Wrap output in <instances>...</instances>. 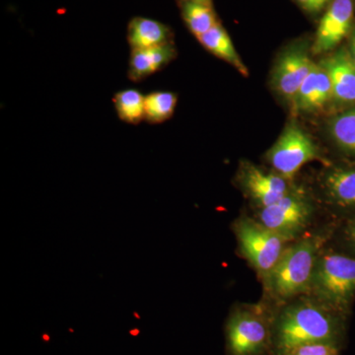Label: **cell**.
<instances>
[{
    "instance_id": "cell-23",
    "label": "cell",
    "mask_w": 355,
    "mask_h": 355,
    "mask_svg": "<svg viewBox=\"0 0 355 355\" xmlns=\"http://www.w3.org/2000/svg\"><path fill=\"white\" fill-rule=\"evenodd\" d=\"M306 11L317 13L321 11L330 0H296Z\"/></svg>"
},
{
    "instance_id": "cell-12",
    "label": "cell",
    "mask_w": 355,
    "mask_h": 355,
    "mask_svg": "<svg viewBox=\"0 0 355 355\" xmlns=\"http://www.w3.org/2000/svg\"><path fill=\"white\" fill-rule=\"evenodd\" d=\"M320 64L330 77L333 100L338 104H355V62L349 50H338Z\"/></svg>"
},
{
    "instance_id": "cell-22",
    "label": "cell",
    "mask_w": 355,
    "mask_h": 355,
    "mask_svg": "<svg viewBox=\"0 0 355 355\" xmlns=\"http://www.w3.org/2000/svg\"><path fill=\"white\" fill-rule=\"evenodd\" d=\"M342 345L331 343H313L300 345L286 355H340Z\"/></svg>"
},
{
    "instance_id": "cell-9",
    "label": "cell",
    "mask_w": 355,
    "mask_h": 355,
    "mask_svg": "<svg viewBox=\"0 0 355 355\" xmlns=\"http://www.w3.org/2000/svg\"><path fill=\"white\" fill-rule=\"evenodd\" d=\"M314 64L311 60L307 43L294 44L287 48L277 60L272 71V88L291 107L299 89Z\"/></svg>"
},
{
    "instance_id": "cell-11",
    "label": "cell",
    "mask_w": 355,
    "mask_h": 355,
    "mask_svg": "<svg viewBox=\"0 0 355 355\" xmlns=\"http://www.w3.org/2000/svg\"><path fill=\"white\" fill-rule=\"evenodd\" d=\"M354 16L352 0H334L318 26L312 53L322 55L336 49L352 32Z\"/></svg>"
},
{
    "instance_id": "cell-18",
    "label": "cell",
    "mask_w": 355,
    "mask_h": 355,
    "mask_svg": "<svg viewBox=\"0 0 355 355\" xmlns=\"http://www.w3.org/2000/svg\"><path fill=\"white\" fill-rule=\"evenodd\" d=\"M329 132L343 153L355 156V108L334 116L329 123Z\"/></svg>"
},
{
    "instance_id": "cell-5",
    "label": "cell",
    "mask_w": 355,
    "mask_h": 355,
    "mask_svg": "<svg viewBox=\"0 0 355 355\" xmlns=\"http://www.w3.org/2000/svg\"><path fill=\"white\" fill-rule=\"evenodd\" d=\"M232 231L237 240L238 253L257 272L261 284H265L291 242L248 214H241L233 221Z\"/></svg>"
},
{
    "instance_id": "cell-16",
    "label": "cell",
    "mask_w": 355,
    "mask_h": 355,
    "mask_svg": "<svg viewBox=\"0 0 355 355\" xmlns=\"http://www.w3.org/2000/svg\"><path fill=\"white\" fill-rule=\"evenodd\" d=\"M198 40L203 48L207 49L212 55L232 65L242 76H249V70L236 51L228 33L219 23Z\"/></svg>"
},
{
    "instance_id": "cell-14",
    "label": "cell",
    "mask_w": 355,
    "mask_h": 355,
    "mask_svg": "<svg viewBox=\"0 0 355 355\" xmlns=\"http://www.w3.org/2000/svg\"><path fill=\"white\" fill-rule=\"evenodd\" d=\"M176 55L177 51L172 43L132 50L128 62V78L135 83L144 80L169 64Z\"/></svg>"
},
{
    "instance_id": "cell-19",
    "label": "cell",
    "mask_w": 355,
    "mask_h": 355,
    "mask_svg": "<svg viewBox=\"0 0 355 355\" xmlns=\"http://www.w3.org/2000/svg\"><path fill=\"white\" fill-rule=\"evenodd\" d=\"M182 13L184 22L197 39L218 23L212 6L200 2L184 0Z\"/></svg>"
},
{
    "instance_id": "cell-8",
    "label": "cell",
    "mask_w": 355,
    "mask_h": 355,
    "mask_svg": "<svg viewBox=\"0 0 355 355\" xmlns=\"http://www.w3.org/2000/svg\"><path fill=\"white\" fill-rule=\"evenodd\" d=\"M236 182L254 210L270 207L284 198L295 187L293 181L279 173L266 171L251 162H242Z\"/></svg>"
},
{
    "instance_id": "cell-20",
    "label": "cell",
    "mask_w": 355,
    "mask_h": 355,
    "mask_svg": "<svg viewBox=\"0 0 355 355\" xmlns=\"http://www.w3.org/2000/svg\"><path fill=\"white\" fill-rule=\"evenodd\" d=\"M178 96L170 91H155L146 96V121L161 123L171 119L176 109Z\"/></svg>"
},
{
    "instance_id": "cell-15",
    "label": "cell",
    "mask_w": 355,
    "mask_h": 355,
    "mask_svg": "<svg viewBox=\"0 0 355 355\" xmlns=\"http://www.w3.org/2000/svg\"><path fill=\"white\" fill-rule=\"evenodd\" d=\"M171 31L163 23L149 18L135 17L128 29V41L132 50L148 49L171 43Z\"/></svg>"
},
{
    "instance_id": "cell-7",
    "label": "cell",
    "mask_w": 355,
    "mask_h": 355,
    "mask_svg": "<svg viewBox=\"0 0 355 355\" xmlns=\"http://www.w3.org/2000/svg\"><path fill=\"white\" fill-rule=\"evenodd\" d=\"M266 157L273 171L294 181L303 166L322 159V155L310 135L295 123H291L270 147Z\"/></svg>"
},
{
    "instance_id": "cell-1",
    "label": "cell",
    "mask_w": 355,
    "mask_h": 355,
    "mask_svg": "<svg viewBox=\"0 0 355 355\" xmlns=\"http://www.w3.org/2000/svg\"><path fill=\"white\" fill-rule=\"evenodd\" d=\"M347 317L309 295L272 307L270 355H286L300 345L331 343L342 345Z\"/></svg>"
},
{
    "instance_id": "cell-6",
    "label": "cell",
    "mask_w": 355,
    "mask_h": 355,
    "mask_svg": "<svg viewBox=\"0 0 355 355\" xmlns=\"http://www.w3.org/2000/svg\"><path fill=\"white\" fill-rule=\"evenodd\" d=\"M266 227L292 242L310 232L317 216V205L305 189L296 186L277 202L252 214Z\"/></svg>"
},
{
    "instance_id": "cell-3",
    "label": "cell",
    "mask_w": 355,
    "mask_h": 355,
    "mask_svg": "<svg viewBox=\"0 0 355 355\" xmlns=\"http://www.w3.org/2000/svg\"><path fill=\"white\" fill-rule=\"evenodd\" d=\"M307 295L347 317L355 298V257L329 242L318 257Z\"/></svg>"
},
{
    "instance_id": "cell-10",
    "label": "cell",
    "mask_w": 355,
    "mask_h": 355,
    "mask_svg": "<svg viewBox=\"0 0 355 355\" xmlns=\"http://www.w3.org/2000/svg\"><path fill=\"white\" fill-rule=\"evenodd\" d=\"M324 202L336 214L355 217V165L329 167L320 180Z\"/></svg>"
},
{
    "instance_id": "cell-17",
    "label": "cell",
    "mask_w": 355,
    "mask_h": 355,
    "mask_svg": "<svg viewBox=\"0 0 355 355\" xmlns=\"http://www.w3.org/2000/svg\"><path fill=\"white\" fill-rule=\"evenodd\" d=\"M114 109L119 118L130 125L146 120V96L137 89H125L116 93Z\"/></svg>"
},
{
    "instance_id": "cell-2",
    "label": "cell",
    "mask_w": 355,
    "mask_h": 355,
    "mask_svg": "<svg viewBox=\"0 0 355 355\" xmlns=\"http://www.w3.org/2000/svg\"><path fill=\"white\" fill-rule=\"evenodd\" d=\"M335 228L334 224L320 226L289 243L263 284V301L277 307L299 296L307 295L318 257L331 241Z\"/></svg>"
},
{
    "instance_id": "cell-21",
    "label": "cell",
    "mask_w": 355,
    "mask_h": 355,
    "mask_svg": "<svg viewBox=\"0 0 355 355\" xmlns=\"http://www.w3.org/2000/svg\"><path fill=\"white\" fill-rule=\"evenodd\" d=\"M331 243L355 257V217L347 219L342 225L336 226Z\"/></svg>"
},
{
    "instance_id": "cell-13",
    "label": "cell",
    "mask_w": 355,
    "mask_h": 355,
    "mask_svg": "<svg viewBox=\"0 0 355 355\" xmlns=\"http://www.w3.org/2000/svg\"><path fill=\"white\" fill-rule=\"evenodd\" d=\"M331 99L330 77L321 64H314L299 89L292 110L296 113H312L324 108Z\"/></svg>"
},
{
    "instance_id": "cell-4",
    "label": "cell",
    "mask_w": 355,
    "mask_h": 355,
    "mask_svg": "<svg viewBox=\"0 0 355 355\" xmlns=\"http://www.w3.org/2000/svg\"><path fill=\"white\" fill-rule=\"evenodd\" d=\"M272 307L261 300L257 304H236L225 323L227 355H270Z\"/></svg>"
},
{
    "instance_id": "cell-24",
    "label": "cell",
    "mask_w": 355,
    "mask_h": 355,
    "mask_svg": "<svg viewBox=\"0 0 355 355\" xmlns=\"http://www.w3.org/2000/svg\"><path fill=\"white\" fill-rule=\"evenodd\" d=\"M349 51L355 62V27L350 32Z\"/></svg>"
},
{
    "instance_id": "cell-25",
    "label": "cell",
    "mask_w": 355,
    "mask_h": 355,
    "mask_svg": "<svg viewBox=\"0 0 355 355\" xmlns=\"http://www.w3.org/2000/svg\"><path fill=\"white\" fill-rule=\"evenodd\" d=\"M190 1L200 2V3L207 4V6H211V0H190Z\"/></svg>"
}]
</instances>
